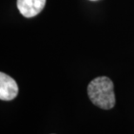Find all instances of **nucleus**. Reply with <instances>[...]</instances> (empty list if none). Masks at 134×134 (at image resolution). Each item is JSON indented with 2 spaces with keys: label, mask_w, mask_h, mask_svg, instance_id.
Listing matches in <instances>:
<instances>
[{
  "label": "nucleus",
  "mask_w": 134,
  "mask_h": 134,
  "mask_svg": "<svg viewBox=\"0 0 134 134\" xmlns=\"http://www.w3.org/2000/svg\"><path fill=\"white\" fill-rule=\"evenodd\" d=\"M18 87L12 77L4 72L0 73V99L1 100L10 101L18 96Z\"/></svg>",
  "instance_id": "f03ea898"
},
{
  "label": "nucleus",
  "mask_w": 134,
  "mask_h": 134,
  "mask_svg": "<svg viewBox=\"0 0 134 134\" xmlns=\"http://www.w3.org/2000/svg\"><path fill=\"white\" fill-rule=\"evenodd\" d=\"M87 93L91 101L101 109L109 110L115 105L113 82L106 76H99L92 80L88 85Z\"/></svg>",
  "instance_id": "f257e3e1"
},
{
  "label": "nucleus",
  "mask_w": 134,
  "mask_h": 134,
  "mask_svg": "<svg viewBox=\"0 0 134 134\" xmlns=\"http://www.w3.org/2000/svg\"><path fill=\"white\" fill-rule=\"evenodd\" d=\"M92 1H96V0H92Z\"/></svg>",
  "instance_id": "20e7f679"
},
{
  "label": "nucleus",
  "mask_w": 134,
  "mask_h": 134,
  "mask_svg": "<svg viewBox=\"0 0 134 134\" xmlns=\"http://www.w3.org/2000/svg\"><path fill=\"white\" fill-rule=\"evenodd\" d=\"M46 0H17V6L25 18H33L39 14L45 6Z\"/></svg>",
  "instance_id": "7ed1b4c3"
}]
</instances>
